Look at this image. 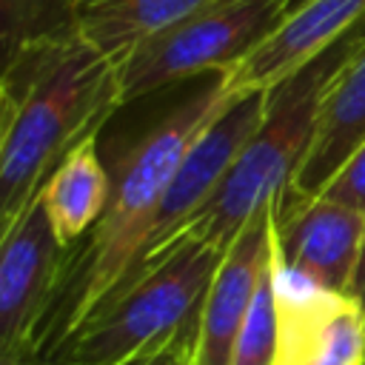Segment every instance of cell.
<instances>
[{
  "label": "cell",
  "mask_w": 365,
  "mask_h": 365,
  "mask_svg": "<svg viewBox=\"0 0 365 365\" xmlns=\"http://www.w3.org/2000/svg\"><path fill=\"white\" fill-rule=\"evenodd\" d=\"M231 100L222 74H211L205 86L171 106L111 163L106 211L83 240L63 248L57 282L29 351L31 359L51 356L123 282L182 157Z\"/></svg>",
  "instance_id": "obj_1"
},
{
  "label": "cell",
  "mask_w": 365,
  "mask_h": 365,
  "mask_svg": "<svg viewBox=\"0 0 365 365\" xmlns=\"http://www.w3.org/2000/svg\"><path fill=\"white\" fill-rule=\"evenodd\" d=\"M120 108L117 63L80 34L37 43L3 63L0 234L43 194L51 171Z\"/></svg>",
  "instance_id": "obj_2"
},
{
  "label": "cell",
  "mask_w": 365,
  "mask_h": 365,
  "mask_svg": "<svg viewBox=\"0 0 365 365\" xmlns=\"http://www.w3.org/2000/svg\"><path fill=\"white\" fill-rule=\"evenodd\" d=\"M362 29L268 91L265 114L254 137L240 151L214 197L180 237L205 242L217 251H228L245 222L285 191L314 140L322 94Z\"/></svg>",
  "instance_id": "obj_3"
},
{
  "label": "cell",
  "mask_w": 365,
  "mask_h": 365,
  "mask_svg": "<svg viewBox=\"0 0 365 365\" xmlns=\"http://www.w3.org/2000/svg\"><path fill=\"white\" fill-rule=\"evenodd\" d=\"M225 251L180 237L134 282L108 294L43 365H125L148 351L191 339Z\"/></svg>",
  "instance_id": "obj_4"
},
{
  "label": "cell",
  "mask_w": 365,
  "mask_h": 365,
  "mask_svg": "<svg viewBox=\"0 0 365 365\" xmlns=\"http://www.w3.org/2000/svg\"><path fill=\"white\" fill-rule=\"evenodd\" d=\"M297 0H222L148 37L117 63L120 106L242 60Z\"/></svg>",
  "instance_id": "obj_5"
},
{
  "label": "cell",
  "mask_w": 365,
  "mask_h": 365,
  "mask_svg": "<svg viewBox=\"0 0 365 365\" xmlns=\"http://www.w3.org/2000/svg\"><path fill=\"white\" fill-rule=\"evenodd\" d=\"M265 100H268V91L234 94V100L220 111V117L197 137V143L182 157L177 174L171 177L168 188L151 217V225L145 231V240L137 251L131 271L123 277V282L114 291H120L128 282H134L137 277H143L165 254V248L180 240L185 225L214 197V191L220 188L228 168L237 163L240 151L254 137V131L265 114Z\"/></svg>",
  "instance_id": "obj_6"
},
{
  "label": "cell",
  "mask_w": 365,
  "mask_h": 365,
  "mask_svg": "<svg viewBox=\"0 0 365 365\" xmlns=\"http://www.w3.org/2000/svg\"><path fill=\"white\" fill-rule=\"evenodd\" d=\"M277 365H365V305L291 268L271 234Z\"/></svg>",
  "instance_id": "obj_7"
},
{
  "label": "cell",
  "mask_w": 365,
  "mask_h": 365,
  "mask_svg": "<svg viewBox=\"0 0 365 365\" xmlns=\"http://www.w3.org/2000/svg\"><path fill=\"white\" fill-rule=\"evenodd\" d=\"M365 26V0H297L279 23L231 68L220 71L231 94L271 91Z\"/></svg>",
  "instance_id": "obj_8"
},
{
  "label": "cell",
  "mask_w": 365,
  "mask_h": 365,
  "mask_svg": "<svg viewBox=\"0 0 365 365\" xmlns=\"http://www.w3.org/2000/svg\"><path fill=\"white\" fill-rule=\"evenodd\" d=\"M63 245L54 237L43 194L0 234V354L29 356L37 325L48 308Z\"/></svg>",
  "instance_id": "obj_9"
},
{
  "label": "cell",
  "mask_w": 365,
  "mask_h": 365,
  "mask_svg": "<svg viewBox=\"0 0 365 365\" xmlns=\"http://www.w3.org/2000/svg\"><path fill=\"white\" fill-rule=\"evenodd\" d=\"M365 143V29L354 48L328 83L314 128V140L294 171L285 191L274 200V217H288L297 208L322 197L339 168Z\"/></svg>",
  "instance_id": "obj_10"
},
{
  "label": "cell",
  "mask_w": 365,
  "mask_h": 365,
  "mask_svg": "<svg viewBox=\"0 0 365 365\" xmlns=\"http://www.w3.org/2000/svg\"><path fill=\"white\" fill-rule=\"evenodd\" d=\"M274 202L257 211L228 245L202 299L188 365H234L237 339L251 311L259 277L271 259Z\"/></svg>",
  "instance_id": "obj_11"
},
{
  "label": "cell",
  "mask_w": 365,
  "mask_h": 365,
  "mask_svg": "<svg viewBox=\"0 0 365 365\" xmlns=\"http://www.w3.org/2000/svg\"><path fill=\"white\" fill-rule=\"evenodd\" d=\"M274 234L291 268L322 288L351 291L365 240V211L319 197L288 217H274Z\"/></svg>",
  "instance_id": "obj_12"
},
{
  "label": "cell",
  "mask_w": 365,
  "mask_h": 365,
  "mask_svg": "<svg viewBox=\"0 0 365 365\" xmlns=\"http://www.w3.org/2000/svg\"><path fill=\"white\" fill-rule=\"evenodd\" d=\"M217 3L222 0H80L77 31L100 54L120 63L148 37Z\"/></svg>",
  "instance_id": "obj_13"
},
{
  "label": "cell",
  "mask_w": 365,
  "mask_h": 365,
  "mask_svg": "<svg viewBox=\"0 0 365 365\" xmlns=\"http://www.w3.org/2000/svg\"><path fill=\"white\" fill-rule=\"evenodd\" d=\"M111 191L108 168L97 154V137L83 140L51 171L43 188V205L63 248L83 240L103 217Z\"/></svg>",
  "instance_id": "obj_14"
},
{
  "label": "cell",
  "mask_w": 365,
  "mask_h": 365,
  "mask_svg": "<svg viewBox=\"0 0 365 365\" xmlns=\"http://www.w3.org/2000/svg\"><path fill=\"white\" fill-rule=\"evenodd\" d=\"M80 0H0L3 63L29 46L80 34Z\"/></svg>",
  "instance_id": "obj_15"
},
{
  "label": "cell",
  "mask_w": 365,
  "mask_h": 365,
  "mask_svg": "<svg viewBox=\"0 0 365 365\" xmlns=\"http://www.w3.org/2000/svg\"><path fill=\"white\" fill-rule=\"evenodd\" d=\"M234 365H277V308H274V285H271V259L259 277L251 311L237 339Z\"/></svg>",
  "instance_id": "obj_16"
},
{
  "label": "cell",
  "mask_w": 365,
  "mask_h": 365,
  "mask_svg": "<svg viewBox=\"0 0 365 365\" xmlns=\"http://www.w3.org/2000/svg\"><path fill=\"white\" fill-rule=\"evenodd\" d=\"M322 197L365 211V143L339 168V174L331 180V185L322 191Z\"/></svg>",
  "instance_id": "obj_17"
},
{
  "label": "cell",
  "mask_w": 365,
  "mask_h": 365,
  "mask_svg": "<svg viewBox=\"0 0 365 365\" xmlns=\"http://www.w3.org/2000/svg\"><path fill=\"white\" fill-rule=\"evenodd\" d=\"M188 354H191V339H177L171 345H163L157 351H148L125 365H188Z\"/></svg>",
  "instance_id": "obj_18"
},
{
  "label": "cell",
  "mask_w": 365,
  "mask_h": 365,
  "mask_svg": "<svg viewBox=\"0 0 365 365\" xmlns=\"http://www.w3.org/2000/svg\"><path fill=\"white\" fill-rule=\"evenodd\" d=\"M351 297H356L362 305H365V240H362V251H359V265H356V274H354V282H351Z\"/></svg>",
  "instance_id": "obj_19"
},
{
  "label": "cell",
  "mask_w": 365,
  "mask_h": 365,
  "mask_svg": "<svg viewBox=\"0 0 365 365\" xmlns=\"http://www.w3.org/2000/svg\"><path fill=\"white\" fill-rule=\"evenodd\" d=\"M0 365H43V362L31 356H20V354H0Z\"/></svg>",
  "instance_id": "obj_20"
}]
</instances>
